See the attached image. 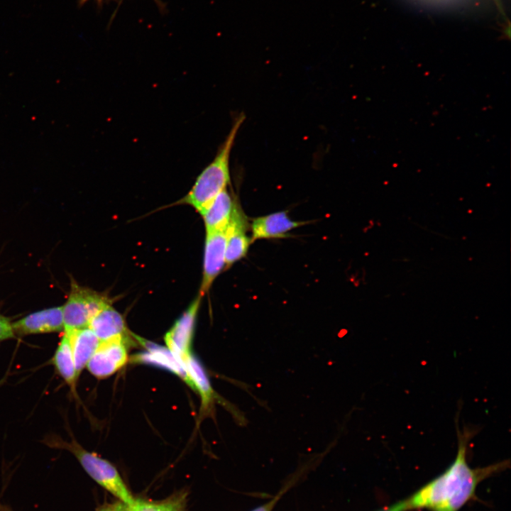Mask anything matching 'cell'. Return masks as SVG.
<instances>
[{"instance_id": "cell-11", "label": "cell", "mask_w": 511, "mask_h": 511, "mask_svg": "<svg viewBox=\"0 0 511 511\" xmlns=\"http://www.w3.org/2000/svg\"><path fill=\"white\" fill-rule=\"evenodd\" d=\"M88 327L99 340L104 341L113 338H131L123 316L109 304L97 312L90 320Z\"/></svg>"}, {"instance_id": "cell-5", "label": "cell", "mask_w": 511, "mask_h": 511, "mask_svg": "<svg viewBox=\"0 0 511 511\" xmlns=\"http://www.w3.org/2000/svg\"><path fill=\"white\" fill-rule=\"evenodd\" d=\"M131 338L116 337L101 341L87 364L88 370L97 378H107L128 361V348Z\"/></svg>"}, {"instance_id": "cell-10", "label": "cell", "mask_w": 511, "mask_h": 511, "mask_svg": "<svg viewBox=\"0 0 511 511\" xmlns=\"http://www.w3.org/2000/svg\"><path fill=\"white\" fill-rule=\"evenodd\" d=\"M19 334L60 331L64 329L62 307L43 309L31 314L12 324Z\"/></svg>"}, {"instance_id": "cell-17", "label": "cell", "mask_w": 511, "mask_h": 511, "mask_svg": "<svg viewBox=\"0 0 511 511\" xmlns=\"http://www.w3.org/2000/svg\"><path fill=\"white\" fill-rule=\"evenodd\" d=\"M185 501L183 495H175L160 502L135 500L134 503L129 507L130 511H184Z\"/></svg>"}, {"instance_id": "cell-6", "label": "cell", "mask_w": 511, "mask_h": 511, "mask_svg": "<svg viewBox=\"0 0 511 511\" xmlns=\"http://www.w3.org/2000/svg\"><path fill=\"white\" fill-rule=\"evenodd\" d=\"M201 300L202 296L199 295L165 336L168 349L181 363L182 359L191 353L195 321Z\"/></svg>"}, {"instance_id": "cell-2", "label": "cell", "mask_w": 511, "mask_h": 511, "mask_svg": "<svg viewBox=\"0 0 511 511\" xmlns=\"http://www.w3.org/2000/svg\"><path fill=\"white\" fill-rule=\"evenodd\" d=\"M244 120L243 114L237 116L214 158L203 169L192 189L177 203L190 205L200 213L219 193L226 188L230 182L231 152Z\"/></svg>"}, {"instance_id": "cell-25", "label": "cell", "mask_w": 511, "mask_h": 511, "mask_svg": "<svg viewBox=\"0 0 511 511\" xmlns=\"http://www.w3.org/2000/svg\"><path fill=\"white\" fill-rule=\"evenodd\" d=\"M125 511H130V507H129V506L125 510Z\"/></svg>"}, {"instance_id": "cell-20", "label": "cell", "mask_w": 511, "mask_h": 511, "mask_svg": "<svg viewBox=\"0 0 511 511\" xmlns=\"http://www.w3.org/2000/svg\"><path fill=\"white\" fill-rule=\"evenodd\" d=\"M128 507L123 502H117L112 504L103 505L97 508L96 511H125Z\"/></svg>"}, {"instance_id": "cell-21", "label": "cell", "mask_w": 511, "mask_h": 511, "mask_svg": "<svg viewBox=\"0 0 511 511\" xmlns=\"http://www.w3.org/2000/svg\"><path fill=\"white\" fill-rule=\"evenodd\" d=\"M407 505L406 500H400L389 507H385L378 511H407Z\"/></svg>"}, {"instance_id": "cell-19", "label": "cell", "mask_w": 511, "mask_h": 511, "mask_svg": "<svg viewBox=\"0 0 511 511\" xmlns=\"http://www.w3.org/2000/svg\"><path fill=\"white\" fill-rule=\"evenodd\" d=\"M286 491V488L285 489H282L276 496H275L273 499H271L268 502L260 505L255 509L252 510L251 511H272L273 508L274 507L275 505L277 503V502L279 500V499L281 498V496L283 495V493Z\"/></svg>"}, {"instance_id": "cell-7", "label": "cell", "mask_w": 511, "mask_h": 511, "mask_svg": "<svg viewBox=\"0 0 511 511\" xmlns=\"http://www.w3.org/2000/svg\"><path fill=\"white\" fill-rule=\"evenodd\" d=\"M226 229L206 232L203 277L199 290L202 297L225 268Z\"/></svg>"}, {"instance_id": "cell-15", "label": "cell", "mask_w": 511, "mask_h": 511, "mask_svg": "<svg viewBox=\"0 0 511 511\" xmlns=\"http://www.w3.org/2000/svg\"><path fill=\"white\" fill-rule=\"evenodd\" d=\"M133 336L138 339L139 342L146 346L148 352L144 354L137 356V358L140 362L150 363L163 366L179 375L187 384L194 390V387L189 379L187 372L185 370L182 363L176 358L173 353L165 348L160 347L154 344L143 340L141 338L133 334Z\"/></svg>"}, {"instance_id": "cell-3", "label": "cell", "mask_w": 511, "mask_h": 511, "mask_svg": "<svg viewBox=\"0 0 511 511\" xmlns=\"http://www.w3.org/2000/svg\"><path fill=\"white\" fill-rule=\"evenodd\" d=\"M50 446L68 450L77 458L88 475L104 489L129 507L135 498L129 492L116 468L108 461L89 452L77 441L67 442L60 438L46 441Z\"/></svg>"}, {"instance_id": "cell-8", "label": "cell", "mask_w": 511, "mask_h": 511, "mask_svg": "<svg viewBox=\"0 0 511 511\" xmlns=\"http://www.w3.org/2000/svg\"><path fill=\"white\" fill-rule=\"evenodd\" d=\"M246 216L236 204L226 229V269L246 256L252 243L251 237L246 234Z\"/></svg>"}, {"instance_id": "cell-16", "label": "cell", "mask_w": 511, "mask_h": 511, "mask_svg": "<svg viewBox=\"0 0 511 511\" xmlns=\"http://www.w3.org/2000/svg\"><path fill=\"white\" fill-rule=\"evenodd\" d=\"M53 363L57 373L75 390L77 377L69 337L64 334L53 358Z\"/></svg>"}, {"instance_id": "cell-24", "label": "cell", "mask_w": 511, "mask_h": 511, "mask_svg": "<svg viewBox=\"0 0 511 511\" xmlns=\"http://www.w3.org/2000/svg\"><path fill=\"white\" fill-rule=\"evenodd\" d=\"M154 1L158 5L160 11H163L165 9V5L160 0H154Z\"/></svg>"}, {"instance_id": "cell-18", "label": "cell", "mask_w": 511, "mask_h": 511, "mask_svg": "<svg viewBox=\"0 0 511 511\" xmlns=\"http://www.w3.org/2000/svg\"><path fill=\"white\" fill-rule=\"evenodd\" d=\"M12 324L4 317L0 315V341L13 336Z\"/></svg>"}, {"instance_id": "cell-22", "label": "cell", "mask_w": 511, "mask_h": 511, "mask_svg": "<svg viewBox=\"0 0 511 511\" xmlns=\"http://www.w3.org/2000/svg\"><path fill=\"white\" fill-rule=\"evenodd\" d=\"M89 1V0H79L78 5L79 6H82L84 4H86ZM95 1L97 2L98 5L100 6L102 4L104 0H95Z\"/></svg>"}, {"instance_id": "cell-1", "label": "cell", "mask_w": 511, "mask_h": 511, "mask_svg": "<svg viewBox=\"0 0 511 511\" xmlns=\"http://www.w3.org/2000/svg\"><path fill=\"white\" fill-rule=\"evenodd\" d=\"M456 429L458 451L454 461L444 473L405 499L408 510L458 511L474 496L479 483L509 466V461H502L483 468H471L467 451L473 431L466 427L461 430L458 424Z\"/></svg>"}, {"instance_id": "cell-4", "label": "cell", "mask_w": 511, "mask_h": 511, "mask_svg": "<svg viewBox=\"0 0 511 511\" xmlns=\"http://www.w3.org/2000/svg\"><path fill=\"white\" fill-rule=\"evenodd\" d=\"M111 303L107 296L72 283L68 300L62 307L65 332L88 327L92 318Z\"/></svg>"}, {"instance_id": "cell-14", "label": "cell", "mask_w": 511, "mask_h": 511, "mask_svg": "<svg viewBox=\"0 0 511 511\" xmlns=\"http://www.w3.org/2000/svg\"><path fill=\"white\" fill-rule=\"evenodd\" d=\"M182 365L191 380L194 390L199 392L202 400V411L210 412L216 399V393L211 386L208 376L198 360L189 353L182 359Z\"/></svg>"}, {"instance_id": "cell-12", "label": "cell", "mask_w": 511, "mask_h": 511, "mask_svg": "<svg viewBox=\"0 0 511 511\" xmlns=\"http://www.w3.org/2000/svg\"><path fill=\"white\" fill-rule=\"evenodd\" d=\"M236 202L227 189L219 193L201 212L206 232L222 230L227 227Z\"/></svg>"}, {"instance_id": "cell-9", "label": "cell", "mask_w": 511, "mask_h": 511, "mask_svg": "<svg viewBox=\"0 0 511 511\" xmlns=\"http://www.w3.org/2000/svg\"><path fill=\"white\" fill-rule=\"evenodd\" d=\"M306 221L291 219L285 211L272 213L254 219L251 226L252 243L258 239L280 238L289 236L288 232L307 224Z\"/></svg>"}, {"instance_id": "cell-13", "label": "cell", "mask_w": 511, "mask_h": 511, "mask_svg": "<svg viewBox=\"0 0 511 511\" xmlns=\"http://www.w3.org/2000/svg\"><path fill=\"white\" fill-rule=\"evenodd\" d=\"M65 334L70 339L76 375L78 378L98 348L100 341L89 327L67 331Z\"/></svg>"}, {"instance_id": "cell-23", "label": "cell", "mask_w": 511, "mask_h": 511, "mask_svg": "<svg viewBox=\"0 0 511 511\" xmlns=\"http://www.w3.org/2000/svg\"><path fill=\"white\" fill-rule=\"evenodd\" d=\"M0 511H13V510L8 505L0 503Z\"/></svg>"}]
</instances>
